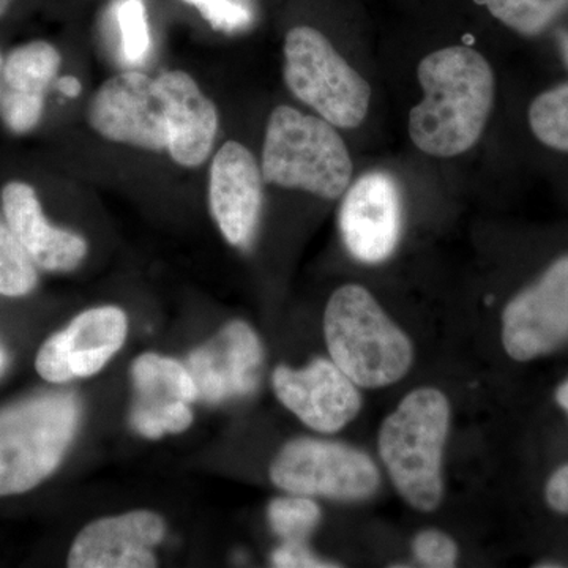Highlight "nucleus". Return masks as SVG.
<instances>
[{
  "label": "nucleus",
  "instance_id": "1",
  "mask_svg": "<svg viewBox=\"0 0 568 568\" xmlns=\"http://www.w3.org/2000/svg\"><path fill=\"white\" fill-rule=\"evenodd\" d=\"M424 99L409 112L410 141L436 159H454L480 140L495 106V71L474 48L429 52L417 67Z\"/></svg>",
  "mask_w": 568,
  "mask_h": 568
},
{
  "label": "nucleus",
  "instance_id": "24",
  "mask_svg": "<svg viewBox=\"0 0 568 568\" xmlns=\"http://www.w3.org/2000/svg\"><path fill=\"white\" fill-rule=\"evenodd\" d=\"M267 515L272 529L283 541H305L321 519L315 500L298 495L272 500Z\"/></svg>",
  "mask_w": 568,
  "mask_h": 568
},
{
  "label": "nucleus",
  "instance_id": "36",
  "mask_svg": "<svg viewBox=\"0 0 568 568\" xmlns=\"http://www.w3.org/2000/svg\"><path fill=\"white\" fill-rule=\"evenodd\" d=\"M0 65H2V58H0Z\"/></svg>",
  "mask_w": 568,
  "mask_h": 568
},
{
  "label": "nucleus",
  "instance_id": "8",
  "mask_svg": "<svg viewBox=\"0 0 568 568\" xmlns=\"http://www.w3.org/2000/svg\"><path fill=\"white\" fill-rule=\"evenodd\" d=\"M88 118L106 140L145 151H168L166 99L159 80L140 71H123L104 82L92 99Z\"/></svg>",
  "mask_w": 568,
  "mask_h": 568
},
{
  "label": "nucleus",
  "instance_id": "28",
  "mask_svg": "<svg viewBox=\"0 0 568 568\" xmlns=\"http://www.w3.org/2000/svg\"><path fill=\"white\" fill-rule=\"evenodd\" d=\"M272 562L280 568H332L338 564L328 562L316 558L305 541H283L282 547L276 548L272 555Z\"/></svg>",
  "mask_w": 568,
  "mask_h": 568
},
{
  "label": "nucleus",
  "instance_id": "27",
  "mask_svg": "<svg viewBox=\"0 0 568 568\" xmlns=\"http://www.w3.org/2000/svg\"><path fill=\"white\" fill-rule=\"evenodd\" d=\"M414 555L425 567L450 568L457 564L458 548L447 534L424 530L414 538Z\"/></svg>",
  "mask_w": 568,
  "mask_h": 568
},
{
  "label": "nucleus",
  "instance_id": "11",
  "mask_svg": "<svg viewBox=\"0 0 568 568\" xmlns=\"http://www.w3.org/2000/svg\"><path fill=\"white\" fill-rule=\"evenodd\" d=\"M402 194L395 179L373 171L346 190L339 227L355 260L366 264L386 261L402 235Z\"/></svg>",
  "mask_w": 568,
  "mask_h": 568
},
{
  "label": "nucleus",
  "instance_id": "18",
  "mask_svg": "<svg viewBox=\"0 0 568 568\" xmlns=\"http://www.w3.org/2000/svg\"><path fill=\"white\" fill-rule=\"evenodd\" d=\"M159 84L166 99L168 152L181 166H200L211 155L219 130L215 104L185 71H168Z\"/></svg>",
  "mask_w": 568,
  "mask_h": 568
},
{
  "label": "nucleus",
  "instance_id": "32",
  "mask_svg": "<svg viewBox=\"0 0 568 568\" xmlns=\"http://www.w3.org/2000/svg\"><path fill=\"white\" fill-rule=\"evenodd\" d=\"M11 3H13V0H0V17L6 14V11L10 9Z\"/></svg>",
  "mask_w": 568,
  "mask_h": 568
},
{
  "label": "nucleus",
  "instance_id": "9",
  "mask_svg": "<svg viewBox=\"0 0 568 568\" xmlns=\"http://www.w3.org/2000/svg\"><path fill=\"white\" fill-rule=\"evenodd\" d=\"M568 339V256L560 257L507 305L503 343L519 362L551 353Z\"/></svg>",
  "mask_w": 568,
  "mask_h": 568
},
{
  "label": "nucleus",
  "instance_id": "17",
  "mask_svg": "<svg viewBox=\"0 0 568 568\" xmlns=\"http://www.w3.org/2000/svg\"><path fill=\"white\" fill-rule=\"evenodd\" d=\"M3 219L41 271L70 272L88 253L81 235L52 226L29 183L9 182L2 189Z\"/></svg>",
  "mask_w": 568,
  "mask_h": 568
},
{
  "label": "nucleus",
  "instance_id": "19",
  "mask_svg": "<svg viewBox=\"0 0 568 568\" xmlns=\"http://www.w3.org/2000/svg\"><path fill=\"white\" fill-rule=\"evenodd\" d=\"M61 69V54L47 41H31L11 51L3 67L10 91L44 95Z\"/></svg>",
  "mask_w": 568,
  "mask_h": 568
},
{
  "label": "nucleus",
  "instance_id": "30",
  "mask_svg": "<svg viewBox=\"0 0 568 568\" xmlns=\"http://www.w3.org/2000/svg\"><path fill=\"white\" fill-rule=\"evenodd\" d=\"M59 89L63 95L69 97V99H77V97L81 95V82L78 78L74 77H63L59 80Z\"/></svg>",
  "mask_w": 568,
  "mask_h": 568
},
{
  "label": "nucleus",
  "instance_id": "34",
  "mask_svg": "<svg viewBox=\"0 0 568 568\" xmlns=\"http://www.w3.org/2000/svg\"><path fill=\"white\" fill-rule=\"evenodd\" d=\"M564 54H566V59L568 62V39L564 41Z\"/></svg>",
  "mask_w": 568,
  "mask_h": 568
},
{
  "label": "nucleus",
  "instance_id": "20",
  "mask_svg": "<svg viewBox=\"0 0 568 568\" xmlns=\"http://www.w3.org/2000/svg\"><path fill=\"white\" fill-rule=\"evenodd\" d=\"M489 13L521 36H538L568 10V0H485Z\"/></svg>",
  "mask_w": 568,
  "mask_h": 568
},
{
  "label": "nucleus",
  "instance_id": "4",
  "mask_svg": "<svg viewBox=\"0 0 568 568\" xmlns=\"http://www.w3.org/2000/svg\"><path fill=\"white\" fill-rule=\"evenodd\" d=\"M448 425L446 395L424 387L405 396L381 426V458L399 495L417 510H435L443 497L440 467Z\"/></svg>",
  "mask_w": 568,
  "mask_h": 568
},
{
  "label": "nucleus",
  "instance_id": "23",
  "mask_svg": "<svg viewBox=\"0 0 568 568\" xmlns=\"http://www.w3.org/2000/svg\"><path fill=\"white\" fill-rule=\"evenodd\" d=\"M119 54L126 65H142L152 50L151 29L142 0H118L114 6Z\"/></svg>",
  "mask_w": 568,
  "mask_h": 568
},
{
  "label": "nucleus",
  "instance_id": "25",
  "mask_svg": "<svg viewBox=\"0 0 568 568\" xmlns=\"http://www.w3.org/2000/svg\"><path fill=\"white\" fill-rule=\"evenodd\" d=\"M44 95L10 91L2 99V119L11 132L24 134L39 125L43 114Z\"/></svg>",
  "mask_w": 568,
  "mask_h": 568
},
{
  "label": "nucleus",
  "instance_id": "14",
  "mask_svg": "<svg viewBox=\"0 0 568 568\" xmlns=\"http://www.w3.org/2000/svg\"><path fill=\"white\" fill-rule=\"evenodd\" d=\"M134 399L130 424L149 439L182 433L192 425L190 405L197 388L185 365L173 358L144 354L132 368Z\"/></svg>",
  "mask_w": 568,
  "mask_h": 568
},
{
  "label": "nucleus",
  "instance_id": "16",
  "mask_svg": "<svg viewBox=\"0 0 568 568\" xmlns=\"http://www.w3.org/2000/svg\"><path fill=\"white\" fill-rule=\"evenodd\" d=\"M166 525L153 511L138 510L99 519L78 534L71 545V568L156 567L153 548L162 544Z\"/></svg>",
  "mask_w": 568,
  "mask_h": 568
},
{
  "label": "nucleus",
  "instance_id": "10",
  "mask_svg": "<svg viewBox=\"0 0 568 568\" xmlns=\"http://www.w3.org/2000/svg\"><path fill=\"white\" fill-rule=\"evenodd\" d=\"M126 328L125 313L118 306L88 310L44 342L37 354V372L52 384L95 375L121 349Z\"/></svg>",
  "mask_w": 568,
  "mask_h": 568
},
{
  "label": "nucleus",
  "instance_id": "3",
  "mask_svg": "<svg viewBox=\"0 0 568 568\" xmlns=\"http://www.w3.org/2000/svg\"><path fill=\"white\" fill-rule=\"evenodd\" d=\"M261 173L272 185L336 200L349 189L354 164L346 142L331 122L278 106L265 130Z\"/></svg>",
  "mask_w": 568,
  "mask_h": 568
},
{
  "label": "nucleus",
  "instance_id": "13",
  "mask_svg": "<svg viewBox=\"0 0 568 568\" xmlns=\"http://www.w3.org/2000/svg\"><path fill=\"white\" fill-rule=\"evenodd\" d=\"M263 362V346L253 328L234 321L194 351L185 366L197 388V398L220 405L253 394L260 386Z\"/></svg>",
  "mask_w": 568,
  "mask_h": 568
},
{
  "label": "nucleus",
  "instance_id": "31",
  "mask_svg": "<svg viewBox=\"0 0 568 568\" xmlns=\"http://www.w3.org/2000/svg\"><path fill=\"white\" fill-rule=\"evenodd\" d=\"M556 399H558L559 405L562 406L564 409H566L568 413V379L562 384V386L558 388Z\"/></svg>",
  "mask_w": 568,
  "mask_h": 568
},
{
  "label": "nucleus",
  "instance_id": "35",
  "mask_svg": "<svg viewBox=\"0 0 568 568\" xmlns=\"http://www.w3.org/2000/svg\"><path fill=\"white\" fill-rule=\"evenodd\" d=\"M538 567H560L559 564H541V566Z\"/></svg>",
  "mask_w": 568,
  "mask_h": 568
},
{
  "label": "nucleus",
  "instance_id": "29",
  "mask_svg": "<svg viewBox=\"0 0 568 568\" xmlns=\"http://www.w3.org/2000/svg\"><path fill=\"white\" fill-rule=\"evenodd\" d=\"M549 507L559 514H568V465L559 467L547 485Z\"/></svg>",
  "mask_w": 568,
  "mask_h": 568
},
{
  "label": "nucleus",
  "instance_id": "6",
  "mask_svg": "<svg viewBox=\"0 0 568 568\" xmlns=\"http://www.w3.org/2000/svg\"><path fill=\"white\" fill-rule=\"evenodd\" d=\"M284 81L295 99L336 129H357L368 115V81L317 29L297 26L284 40Z\"/></svg>",
  "mask_w": 568,
  "mask_h": 568
},
{
  "label": "nucleus",
  "instance_id": "2",
  "mask_svg": "<svg viewBox=\"0 0 568 568\" xmlns=\"http://www.w3.org/2000/svg\"><path fill=\"white\" fill-rule=\"evenodd\" d=\"M324 332L332 361L357 386H390L413 365L409 338L358 284H346L332 294Z\"/></svg>",
  "mask_w": 568,
  "mask_h": 568
},
{
  "label": "nucleus",
  "instance_id": "12",
  "mask_svg": "<svg viewBox=\"0 0 568 568\" xmlns=\"http://www.w3.org/2000/svg\"><path fill=\"white\" fill-rule=\"evenodd\" d=\"M280 402L305 425L336 433L354 420L362 407L357 384L334 361L316 358L302 369L280 366L274 373Z\"/></svg>",
  "mask_w": 568,
  "mask_h": 568
},
{
  "label": "nucleus",
  "instance_id": "5",
  "mask_svg": "<svg viewBox=\"0 0 568 568\" xmlns=\"http://www.w3.org/2000/svg\"><path fill=\"white\" fill-rule=\"evenodd\" d=\"M81 407L71 394H44L0 409V497L39 487L69 450Z\"/></svg>",
  "mask_w": 568,
  "mask_h": 568
},
{
  "label": "nucleus",
  "instance_id": "21",
  "mask_svg": "<svg viewBox=\"0 0 568 568\" xmlns=\"http://www.w3.org/2000/svg\"><path fill=\"white\" fill-rule=\"evenodd\" d=\"M529 125L541 144L568 152V84L540 93L529 108Z\"/></svg>",
  "mask_w": 568,
  "mask_h": 568
},
{
  "label": "nucleus",
  "instance_id": "15",
  "mask_svg": "<svg viewBox=\"0 0 568 568\" xmlns=\"http://www.w3.org/2000/svg\"><path fill=\"white\" fill-rule=\"evenodd\" d=\"M263 173L241 142L227 141L213 156L209 200L223 237L234 246L252 242L263 211Z\"/></svg>",
  "mask_w": 568,
  "mask_h": 568
},
{
  "label": "nucleus",
  "instance_id": "26",
  "mask_svg": "<svg viewBox=\"0 0 568 568\" xmlns=\"http://www.w3.org/2000/svg\"><path fill=\"white\" fill-rule=\"evenodd\" d=\"M196 7L211 22L212 28L223 32H237L248 28L253 21L252 10L239 0H185Z\"/></svg>",
  "mask_w": 568,
  "mask_h": 568
},
{
  "label": "nucleus",
  "instance_id": "7",
  "mask_svg": "<svg viewBox=\"0 0 568 568\" xmlns=\"http://www.w3.org/2000/svg\"><path fill=\"white\" fill-rule=\"evenodd\" d=\"M271 478L293 495L339 500L365 499L379 487L375 463L364 452L308 437L282 448L272 463Z\"/></svg>",
  "mask_w": 568,
  "mask_h": 568
},
{
  "label": "nucleus",
  "instance_id": "33",
  "mask_svg": "<svg viewBox=\"0 0 568 568\" xmlns=\"http://www.w3.org/2000/svg\"><path fill=\"white\" fill-rule=\"evenodd\" d=\"M6 364H7L6 354H3V351L0 349V373H2L3 368H6Z\"/></svg>",
  "mask_w": 568,
  "mask_h": 568
},
{
  "label": "nucleus",
  "instance_id": "22",
  "mask_svg": "<svg viewBox=\"0 0 568 568\" xmlns=\"http://www.w3.org/2000/svg\"><path fill=\"white\" fill-rule=\"evenodd\" d=\"M39 282L37 265L0 216V295L22 297L32 293Z\"/></svg>",
  "mask_w": 568,
  "mask_h": 568
}]
</instances>
